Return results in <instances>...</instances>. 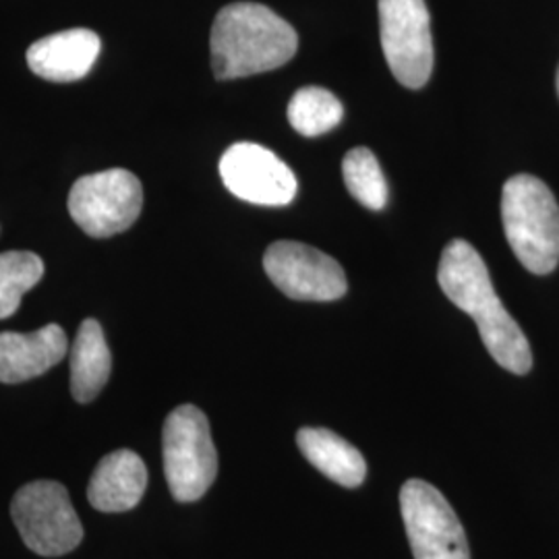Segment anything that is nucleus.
Returning a JSON list of instances; mask_svg holds the SVG:
<instances>
[{
  "label": "nucleus",
  "mask_w": 559,
  "mask_h": 559,
  "mask_svg": "<svg viewBox=\"0 0 559 559\" xmlns=\"http://www.w3.org/2000/svg\"><path fill=\"white\" fill-rule=\"evenodd\" d=\"M438 282L443 295L475 320L485 348L498 365L516 376L531 371V344L498 299L489 270L471 242L456 239L443 249Z\"/></svg>",
  "instance_id": "obj_1"
},
{
  "label": "nucleus",
  "mask_w": 559,
  "mask_h": 559,
  "mask_svg": "<svg viewBox=\"0 0 559 559\" xmlns=\"http://www.w3.org/2000/svg\"><path fill=\"white\" fill-rule=\"evenodd\" d=\"M212 69L218 80L274 71L297 55L299 36L288 21L258 2L224 7L212 25Z\"/></svg>",
  "instance_id": "obj_2"
},
{
  "label": "nucleus",
  "mask_w": 559,
  "mask_h": 559,
  "mask_svg": "<svg viewBox=\"0 0 559 559\" xmlns=\"http://www.w3.org/2000/svg\"><path fill=\"white\" fill-rule=\"evenodd\" d=\"M501 221L520 263L533 274H551L559 261V205L543 180L516 175L503 185Z\"/></svg>",
  "instance_id": "obj_3"
},
{
  "label": "nucleus",
  "mask_w": 559,
  "mask_h": 559,
  "mask_svg": "<svg viewBox=\"0 0 559 559\" xmlns=\"http://www.w3.org/2000/svg\"><path fill=\"white\" fill-rule=\"evenodd\" d=\"M164 475L177 501H198L218 475V452L207 417L193 404L175 408L162 431Z\"/></svg>",
  "instance_id": "obj_4"
},
{
  "label": "nucleus",
  "mask_w": 559,
  "mask_h": 559,
  "mask_svg": "<svg viewBox=\"0 0 559 559\" xmlns=\"http://www.w3.org/2000/svg\"><path fill=\"white\" fill-rule=\"evenodd\" d=\"M11 516L23 543L44 558L71 554L83 539V526L69 491L57 480L23 485L11 501Z\"/></svg>",
  "instance_id": "obj_5"
},
{
  "label": "nucleus",
  "mask_w": 559,
  "mask_h": 559,
  "mask_svg": "<svg viewBox=\"0 0 559 559\" xmlns=\"http://www.w3.org/2000/svg\"><path fill=\"white\" fill-rule=\"evenodd\" d=\"M143 207V189L133 173L112 168L81 177L69 193V214L94 239L129 230Z\"/></svg>",
  "instance_id": "obj_6"
},
{
  "label": "nucleus",
  "mask_w": 559,
  "mask_h": 559,
  "mask_svg": "<svg viewBox=\"0 0 559 559\" xmlns=\"http://www.w3.org/2000/svg\"><path fill=\"white\" fill-rule=\"evenodd\" d=\"M381 50L392 75L420 90L433 71L431 17L425 0H380Z\"/></svg>",
  "instance_id": "obj_7"
},
{
  "label": "nucleus",
  "mask_w": 559,
  "mask_h": 559,
  "mask_svg": "<svg viewBox=\"0 0 559 559\" xmlns=\"http://www.w3.org/2000/svg\"><path fill=\"white\" fill-rule=\"evenodd\" d=\"M400 510L415 559H471L459 516L433 485L406 480L400 491Z\"/></svg>",
  "instance_id": "obj_8"
},
{
  "label": "nucleus",
  "mask_w": 559,
  "mask_h": 559,
  "mask_svg": "<svg viewBox=\"0 0 559 559\" xmlns=\"http://www.w3.org/2000/svg\"><path fill=\"white\" fill-rule=\"evenodd\" d=\"M263 267L280 290L295 300H336L348 290L338 261L320 249L295 240H278L267 247Z\"/></svg>",
  "instance_id": "obj_9"
},
{
  "label": "nucleus",
  "mask_w": 559,
  "mask_h": 559,
  "mask_svg": "<svg viewBox=\"0 0 559 559\" xmlns=\"http://www.w3.org/2000/svg\"><path fill=\"white\" fill-rule=\"evenodd\" d=\"M221 177L233 195L255 205H288L299 191L295 173L274 152L249 141L224 152Z\"/></svg>",
  "instance_id": "obj_10"
},
{
  "label": "nucleus",
  "mask_w": 559,
  "mask_h": 559,
  "mask_svg": "<svg viewBox=\"0 0 559 559\" xmlns=\"http://www.w3.org/2000/svg\"><path fill=\"white\" fill-rule=\"evenodd\" d=\"M102 41L92 29H67L29 46L27 64L41 80H83L100 55Z\"/></svg>",
  "instance_id": "obj_11"
},
{
  "label": "nucleus",
  "mask_w": 559,
  "mask_h": 559,
  "mask_svg": "<svg viewBox=\"0 0 559 559\" xmlns=\"http://www.w3.org/2000/svg\"><path fill=\"white\" fill-rule=\"evenodd\" d=\"M69 340L57 323H48L36 332L0 334V381L21 383L34 380L64 359Z\"/></svg>",
  "instance_id": "obj_12"
},
{
  "label": "nucleus",
  "mask_w": 559,
  "mask_h": 559,
  "mask_svg": "<svg viewBox=\"0 0 559 559\" xmlns=\"http://www.w3.org/2000/svg\"><path fill=\"white\" fill-rule=\"evenodd\" d=\"M147 487V468L133 450H117L100 460L87 485V500L106 514L129 512Z\"/></svg>",
  "instance_id": "obj_13"
},
{
  "label": "nucleus",
  "mask_w": 559,
  "mask_h": 559,
  "mask_svg": "<svg viewBox=\"0 0 559 559\" xmlns=\"http://www.w3.org/2000/svg\"><path fill=\"white\" fill-rule=\"evenodd\" d=\"M297 445L321 475L342 487L355 489L367 477V462L359 450L330 429L305 427L297 433Z\"/></svg>",
  "instance_id": "obj_14"
},
{
  "label": "nucleus",
  "mask_w": 559,
  "mask_h": 559,
  "mask_svg": "<svg viewBox=\"0 0 559 559\" xmlns=\"http://www.w3.org/2000/svg\"><path fill=\"white\" fill-rule=\"evenodd\" d=\"M112 371V355L96 320H85L71 348V394L85 404L98 399Z\"/></svg>",
  "instance_id": "obj_15"
},
{
  "label": "nucleus",
  "mask_w": 559,
  "mask_h": 559,
  "mask_svg": "<svg viewBox=\"0 0 559 559\" xmlns=\"http://www.w3.org/2000/svg\"><path fill=\"white\" fill-rule=\"evenodd\" d=\"M344 117L342 102L323 87H300L288 104V120L293 129L305 138H318L334 127Z\"/></svg>",
  "instance_id": "obj_16"
},
{
  "label": "nucleus",
  "mask_w": 559,
  "mask_h": 559,
  "mask_svg": "<svg viewBox=\"0 0 559 559\" xmlns=\"http://www.w3.org/2000/svg\"><path fill=\"white\" fill-rule=\"evenodd\" d=\"M342 175L346 189L355 200L369 210H383L388 203V182L380 162L367 147H355L342 162Z\"/></svg>",
  "instance_id": "obj_17"
},
{
  "label": "nucleus",
  "mask_w": 559,
  "mask_h": 559,
  "mask_svg": "<svg viewBox=\"0 0 559 559\" xmlns=\"http://www.w3.org/2000/svg\"><path fill=\"white\" fill-rule=\"evenodd\" d=\"M44 276V261L36 253H0V320L17 313L21 299Z\"/></svg>",
  "instance_id": "obj_18"
},
{
  "label": "nucleus",
  "mask_w": 559,
  "mask_h": 559,
  "mask_svg": "<svg viewBox=\"0 0 559 559\" xmlns=\"http://www.w3.org/2000/svg\"><path fill=\"white\" fill-rule=\"evenodd\" d=\"M558 94H559V69H558Z\"/></svg>",
  "instance_id": "obj_19"
}]
</instances>
